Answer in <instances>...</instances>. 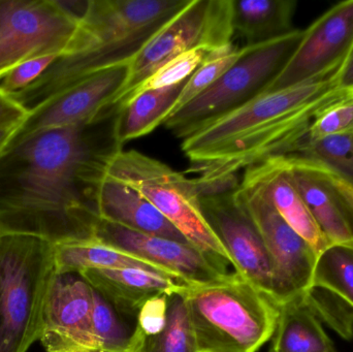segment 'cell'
Listing matches in <instances>:
<instances>
[{
    "mask_svg": "<svg viewBox=\"0 0 353 352\" xmlns=\"http://www.w3.org/2000/svg\"><path fill=\"white\" fill-rule=\"evenodd\" d=\"M59 55H47L27 60L0 76V92L6 95L24 90L37 80Z\"/></svg>",
    "mask_w": 353,
    "mask_h": 352,
    "instance_id": "obj_32",
    "label": "cell"
},
{
    "mask_svg": "<svg viewBox=\"0 0 353 352\" xmlns=\"http://www.w3.org/2000/svg\"><path fill=\"white\" fill-rule=\"evenodd\" d=\"M128 74V65H121L85 79L29 113L10 140L89 119L111 103L123 88Z\"/></svg>",
    "mask_w": 353,
    "mask_h": 352,
    "instance_id": "obj_15",
    "label": "cell"
},
{
    "mask_svg": "<svg viewBox=\"0 0 353 352\" xmlns=\"http://www.w3.org/2000/svg\"><path fill=\"white\" fill-rule=\"evenodd\" d=\"M79 20L68 1L0 0V76L27 60L61 55Z\"/></svg>",
    "mask_w": 353,
    "mask_h": 352,
    "instance_id": "obj_9",
    "label": "cell"
},
{
    "mask_svg": "<svg viewBox=\"0 0 353 352\" xmlns=\"http://www.w3.org/2000/svg\"><path fill=\"white\" fill-rule=\"evenodd\" d=\"M187 80L174 86L145 91L121 107L117 123L120 145L123 147L126 143L147 136L163 125L173 112Z\"/></svg>",
    "mask_w": 353,
    "mask_h": 352,
    "instance_id": "obj_23",
    "label": "cell"
},
{
    "mask_svg": "<svg viewBox=\"0 0 353 352\" xmlns=\"http://www.w3.org/2000/svg\"><path fill=\"white\" fill-rule=\"evenodd\" d=\"M54 258H55L56 273L59 274L61 273L80 274L87 270L139 269V270L163 275L178 281L163 271L159 270L157 267L121 250L103 245L92 238L70 240V241L62 242L57 245H54Z\"/></svg>",
    "mask_w": 353,
    "mask_h": 352,
    "instance_id": "obj_21",
    "label": "cell"
},
{
    "mask_svg": "<svg viewBox=\"0 0 353 352\" xmlns=\"http://www.w3.org/2000/svg\"><path fill=\"white\" fill-rule=\"evenodd\" d=\"M353 54V0L340 2L304 30L302 41L265 92L338 72Z\"/></svg>",
    "mask_w": 353,
    "mask_h": 352,
    "instance_id": "obj_12",
    "label": "cell"
},
{
    "mask_svg": "<svg viewBox=\"0 0 353 352\" xmlns=\"http://www.w3.org/2000/svg\"><path fill=\"white\" fill-rule=\"evenodd\" d=\"M234 188L201 196L203 216L230 256L234 272L273 301V260L254 221L234 196Z\"/></svg>",
    "mask_w": 353,
    "mask_h": 352,
    "instance_id": "obj_11",
    "label": "cell"
},
{
    "mask_svg": "<svg viewBox=\"0 0 353 352\" xmlns=\"http://www.w3.org/2000/svg\"><path fill=\"white\" fill-rule=\"evenodd\" d=\"M303 299L313 313L325 320L342 338H352L353 308L342 298L323 287H311Z\"/></svg>",
    "mask_w": 353,
    "mask_h": 352,
    "instance_id": "obj_30",
    "label": "cell"
},
{
    "mask_svg": "<svg viewBox=\"0 0 353 352\" xmlns=\"http://www.w3.org/2000/svg\"><path fill=\"white\" fill-rule=\"evenodd\" d=\"M269 352H277V351H273V349H270V351ZM330 352H338L337 351H336V349H334V351H330Z\"/></svg>",
    "mask_w": 353,
    "mask_h": 352,
    "instance_id": "obj_37",
    "label": "cell"
},
{
    "mask_svg": "<svg viewBox=\"0 0 353 352\" xmlns=\"http://www.w3.org/2000/svg\"><path fill=\"white\" fill-rule=\"evenodd\" d=\"M214 50L216 49L210 47H197L181 54L178 57L174 58L171 61L161 66L152 76L145 80L130 94L128 101L145 91L157 90V89L165 88V87L174 86L184 82L207 60Z\"/></svg>",
    "mask_w": 353,
    "mask_h": 352,
    "instance_id": "obj_29",
    "label": "cell"
},
{
    "mask_svg": "<svg viewBox=\"0 0 353 352\" xmlns=\"http://www.w3.org/2000/svg\"><path fill=\"white\" fill-rule=\"evenodd\" d=\"M107 174L142 194L191 245L228 271L232 260L203 216L194 178L139 151L123 149L112 159Z\"/></svg>",
    "mask_w": 353,
    "mask_h": 352,
    "instance_id": "obj_6",
    "label": "cell"
},
{
    "mask_svg": "<svg viewBox=\"0 0 353 352\" xmlns=\"http://www.w3.org/2000/svg\"><path fill=\"white\" fill-rule=\"evenodd\" d=\"M186 289L167 296L165 322L157 332L146 335L137 326L140 336V346L137 352H196L185 298Z\"/></svg>",
    "mask_w": 353,
    "mask_h": 352,
    "instance_id": "obj_24",
    "label": "cell"
},
{
    "mask_svg": "<svg viewBox=\"0 0 353 352\" xmlns=\"http://www.w3.org/2000/svg\"><path fill=\"white\" fill-rule=\"evenodd\" d=\"M121 107L108 105L72 125L10 140L0 151V235L53 245L89 239L99 219V188L112 159Z\"/></svg>",
    "mask_w": 353,
    "mask_h": 352,
    "instance_id": "obj_1",
    "label": "cell"
},
{
    "mask_svg": "<svg viewBox=\"0 0 353 352\" xmlns=\"http://www.w3.org/2000/svg\"><path fill=\"white\" fill-rule=\"evenodd\" d=\"M345 134H353V95L331 105L316 116L303 141Z\"/></svg>",
    "mask_w": 353,
    "mask_h": 352,
    "instance_id": "obj_31",
    "label": "cell"
},
{
    "mask_svg": "<svg viewBox=\"0 0 353 352\" xmlns=\"http://www.w3.org/2000/svg\"><path fill=\"white\" fill-rule=\"evenodd\" d=\"M80 274L117 311L137 324L147 303L189 287L170 277L139 269L87 270Z\"/></svg>",
    "mask_w": 353,
    "mask_h": 352,
    "instance_id": "obj_17",
    "label": "cell"
},
{
    "mask_svg": "<svg viewBox=\"0 0 353 352\" xmlns=\"http://www.w3.org/2000/svg\"><path fill=\"white\" fill-rule=\"evenodd\" d=\"M234 196L248 211L271 256L275 274L276 305L304 297L312 285L317 252L278 213L263 190L243 177Z\"/></svg>",
    "mask_w": 353,
    "mask_h": 352,
    "instance_id": "obj_10",
    "label": "cell"
},
{
    "mask_svg": "<svg viewBox=\"0 0 353 352\" xmlns=\"http://www.w3.org/2000/svg\"><path fill=\"white\" fill-rule=\"evenodd\" d=\"M185 298L196 352H257L274 336L279 307L238 273Z\"/></svg>",
    "mask_w": 353,
    "mask_h": 352,
    "instance_id": "obj_4",
    "label": "cell"
},
{
    "mask_svg": "<svg viewBox=\"0 0 353 352\" xmlns=\"http://www.w3.org/2000/svg\"><path fill=\"white\" fill-rule=\"evenodd\" d=\"M296 8L294 0H232L234 34L246 41L245 45L290 34L296 29L292 24Z\"/></svg>",
    "mask_w": 353,
    "mask_h": 352,
    "instance_id": "obj_20",
    "label": "cell"
},
{
    "mask_svg": "<svg viewBox=\"0 0 353 352\" xmlns=\"http://www.w3.org/2000/svg\"><path fill=\"white\" fill-rule=\"evenodd\" d=\"M93 289V287H92ZM137 324V322H136ZM93 326L101 352H137V324L93 289Z\"/></svg>",
    "mask_w": 353,
    "mask_h": 352,
    "instance_id": "obj_25",
    "label": "cell"
},
{
    "mask_svg": "<svg viewBox=\"0 0 353 352\" xmlns=\"http://www.w3.org/2000/svg\"><path fill=\"white\" fill-rule=\"evenodd\" d=\"M304 30L244 45L238 60L205 92L165 119L163 125L183 138L201 126L242 107L268 90L290 61Z\"/></svg>",
    "mask_w": 353,
    "mask_h": 352,
    "instance_id": "obj_7",
    "label": "cell"
},
{
    "mask_svg": "<svg viewBox=\"0 0 353 352\" xmlns=\"http://www.w3.org/2000/svg\"><path fill=\"white\" fill-rule=\"evenodd\" d=\"M28 113L8 95L0 92V128L20 126Z\"/></svg>",
    "mask_w": 353,
    "mask_h": 352,
    "instance_id": "obj_33",
    "label": "cell"
},
{
    "mask_svg": "<svg viewBox=\"0 0 353 352\" xmlns=\"http://www.w3.org/2000/svg\"><path fill=\"white\" fill-rule=\"evenodd\" d=\"M290 155L321 165L353 188V134L303 141Z\"/></svg>",
    "mask_w": 353,
    "mask_h": 352,
    "instance_id": "obj_27",
    "label": "cell"
},
{
    "mask_svg": "<svg viewBox=\"0 0 353 352\" xmlns=\"http://www.w3.org/2000/svg\"><path fill=\"white\" fill-rule=\"evenodd\" d=\"M45 352H101L93 326V289L79 273H56L43 313Z\"/></svg>",
    "mask_w": 353,
    "mask_h": 352,
    "instance_id": "obj_14",
    "label": "cell"
},
{
    "mask_svg": "<svg viewBox=\"0 0 353 352\" xmlns=\"http://www.w3.org/2000/svg\"><path fill=\"white\" fill-rule=\"evenodd\" d=\"M242 53L243 48L236 47L234 43L214 50L207 60L189 76L172 114L182 109L210 88L240 58Z\"/></svg>",
    "mask_w": 353,
    "mask_h": 352,
    "instance_id": "obj_28",
    "label": "cell"
},
{
    "mask_svg": "<svg viewBox=\"0 0 353 352\" xmlns=\"http://www.w3.org/2000/svg\"><path fill=\"white\" fill-rule=\"evenodd\" d=\"M278 157L330 245H353L352 209L327 169L296 155Z\"/></svg>",
    "mask_w": 353,
    "mask_h": 352,
    "instance_id": "obj_16",
    "label": "cell"
},
{
    "mask_svg": "<svg viewBox=\"0 0 353 352\" xmlns=\"http://www.w3.org/2000/svg\"><path fill=\"white\" fill-rule=\"evenodd\" d=\"M271 349L277 352H330L335 347L302 297L279 306Z\"/></svg>",
    "mask_w": 353,
    "mask_h": 352,
    "instance_id": "obj_22",
    "label": "cell"
},
{
    "mask_svg": "<svg viewBox=\"0 0 353 352\" xmlns=\"http://www.w3.org/2000/svg\"><path fill=\"white\" fill-rule=\"evenodd\" d=\"M338 83L340 88L353 92V54L344 63L338 74Z\"/></svg>",
    "mask_w": 353,
    "mask_h": 352,
    "instance_id": "obj_34",
    "label": "cell"
},
{
    "mask_svg": "<svg viewBox=\"0 0 353 352\" xmlns=\"http://www.w3.org/2000/svg\"><path fill=\"white\" fill-rule=\"evenodd\" d=\"M55 274L53 244L33 236L0 235V352H27L39 341Z\"/></svg>",
    "mask_w": 353,
    "mask_h": 352,
    "instance_id": "obj_5",
    "label": "cell"
},
{
    "mask_svg": "<svg viewBox=\"0 0 353 352\" xmlns=\"http://www.w3.org/2000/svg\"><path fill=\"white\" fill-rule=\"evenodd\" d=\"M336 293L353 308V245L331 244L317 256L312 285Z\"/></svg>",
    "mask_w": 353,
    "mask_h": 352,
    "instance_id": "obj_26",
    "label": "cell"
},
{
    "mask_svg": "<svg viewBox=\"0 0 353 352\" xmlns=\"http://www.w3.org/2000/svg\"><path fill=\"white\" fill-rule=\"evenodd\" d=\"M18 127L19 126H12V127L0 128V151L8 145Z\"/></svg>",
    "mask_w": 353,
    "mask_h": 352,
    "instance_id": "obj_36",
    "label": "cell"
},
{
    "mask_svg": "<svg viewBox=\"0 0 353 352\" xmlns=\"http://www.w3.org/2000/svg\"><path fill=\"white\" fill-rule=\"evenodd\" d=\"M327 173H329L332 181H333V183L335 184L336 187H337V189L339 190L341 196H343L344 200L347 202V204L350 205V208H352L353 211V188L352 186H350L348 184H346L345 182L342 181L340 178H338L336 175H334V174L331 173V172L327 171Z\"/></svg>",
    "mask_w": 353,
    "mask_h": 352,
    "instance_id": "obj_35",
    "label": "cell"
},
{
    "mask_svg": "<svg viewBox=\"0 0 353 352\" xmlns=\"http://www.w3.org/2000/svg\"><path fill=\"white\" fill-rule=\"evenodd\" d=\"M338 74L263 93L183 138L187 172L196 175L201 196L232 189L241 171L292 154L316 116L352 96L340 88Z\"/></svg>",
    "mask_w": 353,
    "mask_h": 352,
    "instance_id": "obj_2",
    "label": "cell"
},
{
    "mask_svg": "<svg viewBox=\"0 0 353 352\" xmlns=\"http://www.w3.org/2000/svg\"><path fill=\"white\" fill-rule=\"evenodd\" d=\"M97 207L99 218L103 220L140 233L190 244L146 198L108 174L99 188Z\"/></svg>",
    "mask_w": 353,
    "mask_h": 352,
    "instance_id": "obj_18",
    "label": "cell"
},
{
    "mask_svg": "<svg viewBox=\"0 0 353 352\" xmlns=\"http://www.w3.org/2000/svg\"><path fill=\"white\" fill-rule=\"evenodd\" d=\"M243 177L255 182L263 190L284 220L314 248L317 254L330 245L311 216L280 157L249 167L244 171Z\"/></svg>",
    "mask_w": 353,
    "mask_h": 352,
    "instance_id": "obj_19",
    "label": "cell"
},
{
    "mask_svg": "<svg viewBox=\"0 0 353 352\" xmlns=\"http://www.w3.org/2000/svg\"><path fill=\"white\" fill-rule=\"evenodd\" d=\"M91 238L157 267L188 287L217 282L232 274L191 244L132 231L101 218Z\"/></svg>",
    "mask_w": 353,
    "mask_h": 352,
    "instance_id": "obj_13",
    "label": "cell"
},
{
    "mask_svg": "<svg viewBox=\"0 0 353 352\" xmlns=\"http://www.w3.org/2000/svg\"><path fill=\"white\" fill-rule=\"evenodd\" d=\"M190 0H89L61 55L20 92L8 95L27 113L85 79L130 65Z\"/></svg>",
    "mask_w": 353,
    "mask_h": 352,
    "instance_id": "obj_3",
    "label": "cell"
},
{
    "mask_svg": "<svg viewBox=\"0 0 353 352\" xmlns=\"http://www.w3.org/2000/svg\"><path fill=\"white\" fill-rule=\"evenodd\" d=\"M234 35L232 0H190L130 62L125 84L110 105L122 107L145 80L181 54L225 47Z\"/></svg>",
    "mask_w": 353,
    "mask_h": 352,
    "instance_id": "obj_8",
    "label": "cell"
}]
</instances>
